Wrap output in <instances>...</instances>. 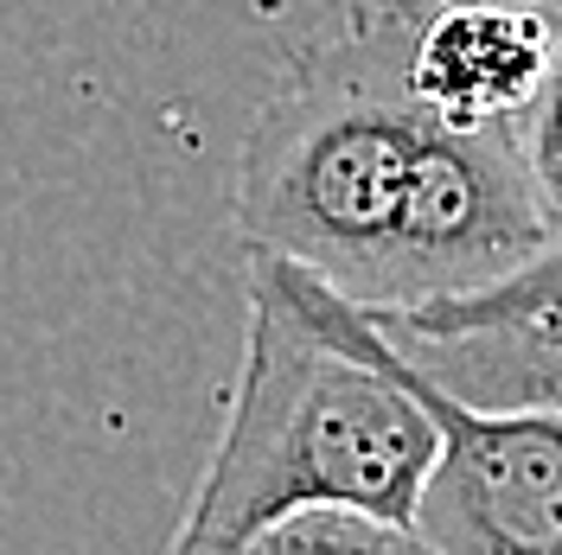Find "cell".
Segmentation results:
<instances>
[{
    "label": "cell",
    "instance_id": "6da1fadb",
    "mask_svg": "<svg viewBox=\"0 0 562 555\" xmlns=\"http://www.w3.org/2000/svg\"><path fill=\"white\" fill-rule=\"evenodd\" d=\"M416 33V7H351L294 45L237 167L249 256L371 319L557 262V103L512 128H441L409 97Z\"/></svg>",
    "mask_w": 562,
    "mask_h": 555
},
{
    "label": "cell",
    "instance_id": "7a4b0ae2",
    "mask_svg": "<svg viewBox=\"0 0 562 555\" xmlns=\"http://www.w3.org/2000/svg\"><path fill=\"white\" fill-rule=\"evenodd\" d=\"M435 434L396 383L326 339L249 256L244 371L205 479L167 555H237L294 511H358L416 530Z\"/></svg>",
    "mask_w": 562,
    "mask_h": 555
},
{
    "label": "cell",
    "instance_id": "3957f363",
    "mask_svg": "<svg viewBox=\"0 0 562 555\" xmlns=\"http://www.w3.org/2000/svg\"><path fill=\"white\" fill-rule=\"evenodd\" d=\"M269 262V256H262ZM281 294L307 326L378 364L435 434V466L416 505V530L435 555H557L562 530V448L557 409H480L428 383L384 332L288 262H269Z\"/></svg>",
    "mask_w": 562,
    "mask_h": 555
},
{
    "label": "cell",
    "instance_id": "277c9868",
    "mask_svg": "<svg viewBox=\"0 0 562 555\" xmlns=\"http://www.w3.org/2000/svg\"><path fill=\"white\" fill-rule=\"evenodd\" d=\"M409 97L441 128H512L557 103V13L441 7L422 13Z\"/></svg>",
    "mask_w": 562,
    "mask_h": 555
},
{
    "label": "cell",
    "instance_id": "5b68a950",
    "mask_svg": "<svg viewBox=\"0 0 562 555\" xmlns=\"http://www.w3.org/2000/svg\"><path fill=\"white\" fill-rule=\"evenodd\" d=\"M237 555H435L422 530L358 511H294V518L256 530Z\"/></svg>",
    "mask_w": 562,
    "mask_h": 555
}]
</instances>
